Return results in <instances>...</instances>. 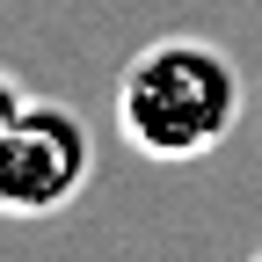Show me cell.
Instances as JSON below:
<instances>
[{
  "label": "cell",
  "instance_id": "cell-3",
  "mask_svg": "<svg viewBox=\"0 0 262 262\" xmlns=\"http://www.w3.org/2000/svg\"><path fill=\"white\" fill-rule=\"evenodd\" d=\"M22 102H29V95H22V80L8 73V66H0V139H8V124L22 117Z\"/></svg>",
  "mask_w": 262,
  "mask_h": 262
},
{
  "label": "cell",
  "instance_id": "cell-2",
  "mask_svg": "<svg viewBox=\"0 0 262 262\" xmlns=\"http://www.w3.org/2000/svg\"><path fill=\"white\" fill-rule=\"evenodd\" d=\"M88 182H95L88 117L29 95L22 117L8 124V139H0V219H58Z\"/></svg>",
  "mask_w": 262,
  "mask_h": 262
},
{
  "label": "cell",
  "instance_id": "cell-1",
  "mask_svg": "<svg viewBox=\"0 0 262 262\" xmlns=\"http://www.w3.org/2000/svg\"><path fill=\"white\" fill-rule=\"evenodd\" d=\"M241 66L226 58L211 37H153L124 58L117 73V131L131 139V153L146 160H204L233 139L241 124Z\"/></svg>",
  "mask_w": 262,
  "mask_h": 262
}]
</instances>
